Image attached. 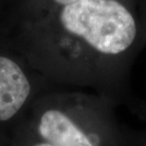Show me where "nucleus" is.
I'll list each match as a JSON object with an SVG mask.
<instances>
[{
	"mask_svg": "<svg viewBox=\"0 0 146 146\" xmlns=\"http://www.w3.org/2000/svg\"><path fill=\"white\" fill-rule=\"evenodd\" d=\"M33 146H54V145H51V144H49V143H40V144H36V145H33Z\"/></svg>",
	"mask_w": 146,
	"mask_h": 146,
	"instance_id": "423d86ee",
	"label": "nucleus"
},
{
	"mask_svg": "<svg viewBox=\"0 0 146 146\" xmlns=\"http://www.w3.org/2000/svg\"><path fill=\"white\" fill-rule=\"evenodd\" d=\"M75 1H77V0H42V3L44 5V13L62 8L64 6L71 4V3Z\"/></svg>",
	"mask_w": 146,
	"mask_h": 146,
	"instance_id": "39448f33",
	"label": "nucleus"
},
{
	"mask_svg": "<svg viewBox=\"0 0 146 146\" xmlns=\"http://www.w3.org/2000/svg\"><path fill=\"white\" fill-rule=\"evenodd\" d=\"M39 133L48 143L54 146H94L66 113L56 108L44 112Z\"/></svg>",
	"mask_w": 146,
	"mask_h": 146,
	"instance_id": "7ed1b4c3",
	"label": "nucleus"
},
{
	"mask_svg": "<svg viewBox=\"0 0 146 146\" xmlns=\"http://www.w3.org/2000/svg\"><path fill=\"white\" fill-rule=\"evenodd\" d=\"M30 93L31 84L22 68L10 58L0 55V121L15 116Z\"/></svg>",
	"mask_w": 146,
	"mask_h": 146,
	"instance_id": "f03ea898",
	"label": "nucleus"
},
{
	"mask_svg": "<svg viewBox=\"0 0 146 146\" xmlns=\"http://www.w3.org/2000/svg\"><path fill=\"white\" fill-rule=\"evenodd\" d=\"M138 9L141 28V42L144 48L146 46V0H139Z\"/></svg>",
	"mask_w": 146,
	"mask_h": 146,
	"instance_id": "20e7f679",
	"label": "nucleus"
},
{
	"mask_svg": "<svg viewBox=\"0 0 146 146\" xmlns=\"http://www.w3.org/2000/svg\"><path fill=\"white\" fill-rule=\"evenodd\" d=\"M139 0H77L45 13L40 46L52 63L118 72L143 48Z\"/></svg>",
	"mask_w": 146,
	"mask_h": 146,
	"instance_id": "f257e3e1",
	"label": "nucleus"
}]
</instances>
